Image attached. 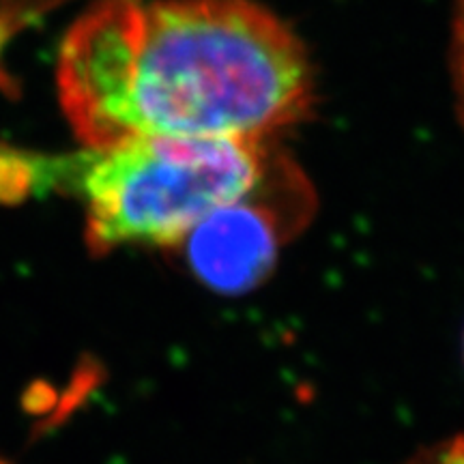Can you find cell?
<instances>
[{"instance_id": "obj_1", "label": "cell", "mask_w": 464, "mask_h": 464, "mask_svg": "<svg viewBox=\"0 0 464 464\" xmlns=\"http://www.w3.org/2000/svg\"><path fill=\"white\" fill-rule=\"evenodd\" d=\"M56 84L86 149L266 140L314 106L304 44L254 0H95L63 39Z\"/></svg>"}, {"instance_id": "obj_2", "label": "cell", "mask_w": 464, "mask_h": 464, "mask_svg": "<svg viewBox=\"0 0 464 464\" xmlns=\"http://www.w3.org/2000/svg\"><path fill=\"white\" fill-rule=\"evenodd\" d=\"M274 166L266 140L133 138L56 155L54 189L82 200L92 254L170 247L208 213L256 191Z\"/></svg>"}, {"instance_id": "obj_3", "label": "cell", "mask_w": 464, "mask_h": 464, "mask_svg": "<svg viewBox=\"0 0 464 464\" xmlns=\"http://www.w3.org/2000/svg\"><path fill=\"white\" fill-rule=\"evenodd\" d=\"M266 181L246 198L208 213L179 243L191 274L211 290L247 293L274 269L284 222L265 198Z\"/></svg>"}, {"instance_id": "obj_4", "label": "cell", "mask_w": 464, "mask_h": 464, "mask_svg": "<svg viewBox=\"0 0 464 464\" xmlns=\"http://www.w3.org/2000/svg\"><path fill=\"white\" fill-rule=\"evenodd\" d=\"M450 75L456 97L458 119L464 125V0H456L450 42Z\"/></svg>"}, {"instance_id": "obj_5", "label": "cell", "mask_w": 464, "mask_h": 464, "mask_svg": "<svg viewBox=\"0 0 464 464\" xmlns=\"http://www.w3.org/2000/svg\"><path fill=\"white\" fill-rule=\"evenodd\" d=\"M417 464H464V439H456L445 448L434 450L426 460Z\"/></svg>"}]
</instances>
